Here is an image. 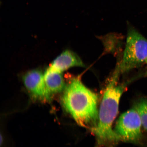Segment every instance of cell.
<instances>
[{
	"instance_id": "6da1fadb",
	"label": "cell",
	"mask_w": 147,
	"mask_h": 147,
	"mask_svg": "<svg viewBox=\"0 0 147 147\" xmlns=\"http://www.w3.org/2000/svg\"><path fill=\"white\" fill-rule=\"evenodd\" d=\"M62 103L66 111L82 127L95 128L98 124V96L79 78L69 81L64 90Z\"/></svg>"
},
{
	"instance_id": "7a4b0ae2",
	"label": "cell",
	"mask_w": 147,
	"mask_h": 147,
	"mask_svg": "<svg viewBox=\"0 0 147 147\" xmlns=\"http://www.w3.org/2000/svg\"><path fill=\"white\" fill-rule=\"evenodd\" d=\"M118 77L114 74L107 86L98 112V124L91 130L101 143L121 140L112 129V125L118 113L119 100L127 84H117Z\"/></svg>"
},
{
	"instance_id": "3957f363",
	"label": "cell",
	"mask_w": 147,
	"mask_h": 147,
	"mask_svg": "<svg viewBox=\"0 0 147 147\" xmlns=\"http://www.w3.org/2000/svg\"><path fill=\"white\" fill-rule=\"evenodd\" d=\"M128 25L125 48L122 59L116 70L120 74L139 67L147 59V39Z\"/></svg>"
},
{
	"instance_id": "277c9868",
	"label": "cell",
	"mask_w": 147,
	"mask_h": 147,
	"mask_svg": "<svg viewBox=\"0 0 147 147\" xmlns=\"http://www.w3.org/2000/svg\"><path fill=\"white\" fill-rule=\"evenodd\" d=\"M142 126L140 117L134 108L121 115L114 131L121 140L138 143L142 138Z\"/></svg>"
},
{
	"instance_id": "5b68a950",
	"label": "cell",
	"mask_w": 147,
	"mask_h": 147,
	"mask_svg": "<svg viewBox=\"0 0 147 147\" xmlns=\"http://www.w3.org/2000/svg\"><path fill=\"white\" fill-rule=\"evenodd\" d=\"M26 88L33 98L42 102L51 100V95L48 90L44 80V73L38 69L27 71L23 76Z\"/></svg>"
},
{
	"instance_id": "8992f818",
	"label": "cell",
	"mask_w": 147,
	"mask_h": 147,
	"mask_svg": "<svg viewBox=\"0 0 147 147\" xmlns=\"http://www.w3.org/2000/svg\"><path fill=\"white\" fill-rule=\"evenodd\" d=\"M49 67L62 73L70 68L84 67L85 65L78 55L71 51L66 50L57 57Z\"/></svg>"
},
{
	"instance_id": "52a82bcc",
	"label": "cell",
	"mask_w": 147,
	"mask_h": 147,
	"mask_svg": "<svg viewBox=\"0 0 147 147\" xmlns=\"http://www.w3.org/2000/svg\"><path fill=\"white\" fill-rule=\"evenodd\" d=\"M44 80L48 90L52 95L64 91L67 85L62 73L50 67L44 73Z\"/></svg>"
},
{
	"instance_id": "ba28073f",
	"label": "cell",
	"mask_w": 147,
	"mask_h": 147,
	"mask_svg": "<svg viewBox=\"0 0 147 147\" xmlns=\"http://www.w3.org/2000/svg\"><path fill=\"white\" fill-rule=\"evenodd\" d=\"M134 108L140 117L143 128L147 131V98L141 99L136 104Z\"/></svg>"
},
{
	"instance_id": "9c48e42d",
	"label": "cell",
	"mask_w": 147,
	"mask_h": 147,
	"mask_svg": "<svg viewBox=\"0 0 147 147\" xmlns=\"http://www.w3.org/2000/svg\"><path fill=\"white\" fill-rule=\"evenodd\" d=\"M146 63L147 64V60L146 61Z\"/></svg>"
}]
</instances>
